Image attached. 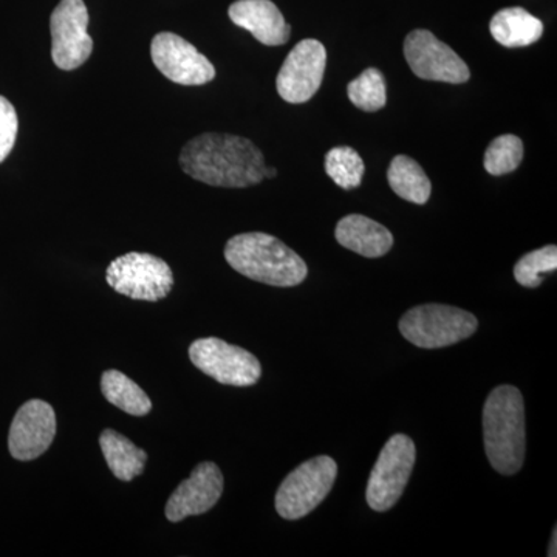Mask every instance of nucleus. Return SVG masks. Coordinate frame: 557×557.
Here are the masks:
<instances>
[{
	"instance_id": "nucleus-1",
	"label": "nucleus",
	"mask_w": 557,
	"mask_h": 557,
	"mask_svg": "<svg viewBox=\"0 0 557 557\" xmlns=\"http://www.w3.org/2000/svg\"><path fill=\"white\" fill-rule=\"evenodd\" d=\"M178 161L190 178L219 188H248L265 178L262 150L237 135L201 134L183 146Z\"/></svg>"
},
{
	"instance_id": "nucleus-2",
	"label": "nucleus",
	"mask_w": 557,
	"mask_h": 557,
	"mask_svg": "<svg viewBox=\"0 0 557 557\" xmlns=\"http://www.w3.org/2000/svg\"><path fill=\"white\" fill-rule=\"evenodd\" d=\"M483 437L491 467L498 474H518L525 461V403L515 386H498L483 408Z\"/></svg>"
},
{
	"instance_id": "nucleus-3",
	"label": "nucleus",
	"mask_w": 557,
	"mask_h": 557,
	"mask_svg": "<svg viewBox=\"0 0 557 557\" xmlns=\"http://www.w3.org/2000/svg\"><path fill=\"white\" fill-rule=\"evenodd\" d=\"M225 259L242 276L273 287H296L309 274L307 263L284 242L265 233L231 237Z\"/></svg>"
},
{
	"instance_id": "nucleus-4",
	"label": "nucleus",
	"mask_w": 557,
	"mask_h": 557,
	"mask_svg": "<svg viewBox=\"0 0 557 557\" xmlns=\"http://www.w3.org/2000/svg\"><path fill=\"white\" fill-rule=\"evenodd\" d=\"M474 314L443 304L413 307L399 319V332L420 348L454 346L478 332Z\"/></svg>"
},
{
	"instance_id": "nucleus-5",
	"label": "nucleus",
	"mask_w": 557,
	"mask_h": 557,
	"mask_svg": "<svg viewBox=\"0 0 557 557\" xmlns=\"http://www.w3.org/2000/svg\"><path fill=\"white\" fill-rule=\"evenodd\" d=\"M336 475L338 465L329 456L314 457L299 465L278 486L277 515L287 520L306 518L329 496Z\"/></svg>"
},
{
	"instance_id": "nucleus-6",
	"label": "nucleus",
	"mask_w": 557,
	"mask_h": 557,
	"mask_svg": "<svg viewBox=\"0 0 557 557\" xmlns=\"http://www.w3.org/2000/svg\"><path fill=\"white\" fill-rule=\"evenodd\" d=\"M106 281L120 295L146 302L166 298L174 287L171 267L148 252L120 256L108 267Z\"/></svg>"
},
{
	"instance_id": "nucleus-7",
	"label": "nucleus",
	"mask_w": 557,
	"mask_h": 557,
	"mask_svg": "<svg viewBox=\"0 0 557 557\" xmlns=\"http://www.w3.org/2000/svg\"><path fill=\"white\" fill-rule=\"evenodd\" d=\"M416 460V443L408 435L397 434L387 440L370 472L366 493L373 511L384 512L395 507L408 486Z\"/></svg>"
},
{
	"instance_id": "nucleus-8",
	"label": "nucleus",
	"mask_w": 557,
	"mask_h": 557,
	"mask_svg": "<svg viewBox=\"0 0 557 557\" xmlns=\"http://www.w3.org/2000/svg\"><path fill=\"white\" fill-rule=\"evenodd\" d=\"M189 358L205 375L225 386H255L262 375V366L255 355L219 338L194 341Z\"/></svg>"
},
{
	"instance_id": "nucleus-9",
	"label": "nucleus",
	"mask_w": 557,
	"mask_h": 557,
	"mask_svg": "<svg viewBox=\"0 0 557 557\" xmlns=\"http://www.w3.org/2000/svg\"><path fill=\"white\" fill-rule=\"evenodd\" d=\"M87 28L89 11L84 0H61L50 16L51 60L58 69L70 72L89 60L94 39Z\"/></svg>"
},
{
	"instance_id": "nucleus-10",
	"label": "nucleus",
	"mask_w": 557,
	"mask_h": 557,
	"mask_svg": "<svg viewBox=\"0 0 557 557\" xmlns=\"http://www.w3.org/2000/svg\"><path fill=\"white\" fill-rule=\"evenodd\" d=\"M327 50L317 39L300 40L289 51L278 70L276 87L278 97L292 104H302L317 95L324 79Z\"/></svg>"
},
{
	"instance_id": "nucleus-11",
	"label": "nucleus",
	"mask_w": 557,
	"mask_h": 557,
	"mask_svg": "<svg viewBox=\"0 0 557 557\" xmlns=\"http://www.w3.org/2000/svg\"><path fill=\"white\" fill-rule=\"evenodd\" d=\"M150 57L156 67L180 86H205L215 78L212 62L175 33L156 35L150 44Z\"/></svg>"
},
{
	"instance_id": "nucleus-12",
	"label": "nucleus",
	"mask_w": 557,
	"mask_h": 557,
	"mask_svg": "<svg viewBox=\"0 0 557 557\" xmlns=\"http://www.w3.org/2000/svg\"><path fill=\"white\" fill-rule=\"evenodd\" d=\"M405 58L420 79L463 84L471 78L467 62L428 30L409 33L405 40Z\"/></svg>"
},
{
	"instance_id": "nucleus-13",
	"label": "nucleus",
	"mask_w": 557,
	"mask_h": 557,
	"mask_svg": "<svg viewBox=\"0 0 557 557\" xmlns=\"http://www.w3.org/2000/svg\"><path fill=\"white\" fill-rule=\"evenodd\" d=\"M57 435V416L49 403L30 399L17 410L9 435L10 454L16 460L30 461L42 456Z\"/></svg>"
},
{
	"instance_id": "nucleus-14",
	"label": "nucleus",
	"mask_w": 557,
	"mask_h": 557,
	"mask_svg": "<svg viewBox=\"0 0 557 557\" xmlns=\"http://www.w3.org/2000/svg\"><path fill=\"white\" fill-rule=\"evenodd\" d=\"M223 474L218 465L203 461L194 468L190 478L180 483L166 505V518L182 522L189 516H200L214 508L222 497Z\"/></svg>"
},
{
	"instance_id": "nucleus-15",
	"label": "nucleus",
	"mask_w": 557,
	"mask_h": 557,
	"mask_svg": "<svg viewBox=\"0 0 557 557\" xmlns=\"http://www.w3.org/2000/svg\"><path fill=\"white\" fill-rule=\"evenodd\" d=\"M228 14L237 27L251 33L263 46H284L292 35V27L271 0H237Z\"/></svg>"
},
{
	"instance_id": "nucleus-16",
	"label": "nucleus",
	"mask_w": 557,
	"mask_h": 557,
	"mask_svg": "<svg viewBox=\"0 0 557 557\" xmlns=\"http://www.w3.org/2000/svg\"><path fill=\"white\" fill-rule=\"evenodd\" d=\"M335 237L341 247L369 259L383 258L394 247L391 231L361 214L341 219L336 225Z\"/></svg>"
},
{
	"instance_id": "nucleus-17",
	"label": "nucleus",
	"mask_w": 557,
	"mask_h": 557,
	"mask_svg": "<svg viewBox=\"0 0 557 557\" xmlns=\"http://www.w3.org/2000/svg\"><path fill=\"white\" fill-rule=\"evenodd\" d=\"M490 32L500 46L519 49L537 42L544 33V24L527 10L512 7L494 14Z\"/></svg>"
},
{
	"instance_id": "nucleus-18",
	"label": "nucleus",
	"mask_w": 557,
	"mask_h": 557,
	"mask_svg": "<svg viewBox=\"0 0 557 557\" xmlns=\"http://www.w3.org/2000/svg\"><path fill=\"white\" fill-rule=\"evenodd\" d=\"M102 456L116 479L131 482L145 471L148 454L137 448L129 438L113 429H106L100 437Z\"/></svg>"
},
{
	"instance_id": "nucleus-19",
	"label": "nucleus",
	"mask_w": 557,
	"mask_h": 557,
	"mask_svg": "<svg viewBox=\"0 0 557 557\" xmlns=\"http://www.w3.org/2000/svg\"><path fill=\"white\" fill-rule=\"evenodd\" d=\"M391 188L403 200L424 205L431 199L432 185L426 172L408 156H397L387 171Z\"/></svg>"
},
{
	"instance_id": "nucleus-20",
	"label": "nucleus",
	"mask_w": 557,
	"mask_h": 557,
	"mask_svg": "<svg viewBox=\"0 0 557 557\" xmlns=\"http://www.w3.org/2000/svg\"><path fill=\"white\" fill-rule=\"evenodd\" d=\"M101 391L110 405L116 406L129 416L145 417L152 410V401L146 392L120 370H108L102 373Z\"/></svg>"
},
{
	"instance_id": "nucleus-21",
	"label": "nucleus",
	"mask_w": 557,
	"mask_h": 557,
	"mask_svg": "<svg viewBox=\"0 0 557 557\" xmlns=\"http://www.w3.org/2000/svg\"><path fill=\"white\" fill-rule=\"evenodd\" d=\"M325 172L339 188L355 189L361 185L366 164L357 150L348 146L330 149L325 156Z\"/></svg>"
},
{
	"instance_id": "nucleus-22",
	"label": "nucleus",
	"mask_w": 557,
	"mask_h": 557,
	"mask_svg": "<svg viewBox=\"0 0 557 557\" xmlns=\"http://www.w3.org/2000/svg\"><path fill=\"white\" fill-rule=\"evenodd\" d=\"M348 100L364 112H379L387 102L386 79L379 69H368L347 86Z\"/></svg>"
},
{
	"instance_id": "nucleus-23",
	"label": "nucleus",
	"mask_w": 557,
	"mask_h": 557,
	"mask_svg": "<svg viewBox=\"0 0 557 557\" xmlns=\"http://www.w3.org/2000/svg\"><path fill=\"white\" fill-rule=\"evenodd\" d=\"M523 159V143L516 135H500L487 146L485 170L491 175H505L516 171Z\"/></svg>"
},
{
	"instance_id": "nucleus-24",
	"label": "nucleus",
	"mask_w": 557,
	"mask_h": 557,
	"mask_svg": "<svg viewBox=\"0 0 557 557\" xmlns=\"http://www.w3.org/2000/svg\"><path fill=\"white\" fill-rule=\"evenodd\" d=\"M557 270L556 245H547L528 252L515 265V278L525 288H537L544 282V274Z\"/></svg>"
},
{
	"instance_id": "nucleus-25",
	"label": "nucleus",
	"mask_w": 557,
	"mask_h": 557,
	"mask_svg": "<svg viewBox=\"0 0 557 557\" xmlns=\"http://www.w3.org/2000/svg\"><path fill=\"white\" fill-rule=\"evenodd\" d=\"M17 129H20V120H17L16 109L0 95V163L7 160L16 145Z\"/></svg>"
},
{
	"instance_id": "nucleus-26",
	"label": "nucleus",
	"mask_w": 557,
	"mask_h": 557,
	"mask_svg": "<svg viewBox=\"0 0 557 557\" xmlns=\"http://www.w3.org/2000/svg\"><path fill=\"white\" fill-rule=\"evenodd\" d=\"M556 544H557V530L555 528V531H553L552 542H549V549H548V556L549 557H556L557 556Z\"/></svg>"
},
{
	"instance_id": "nucleus-27",
	"label": "nucleus",
	"mask_w": 557,
	"mask_h": 557,
	"mask_svg": "<svg viewBox=\"0 0 557 557\" xmlns=\"http://www.w3.org/2000/svg\"><path fill=\"white\" fill-rule=\"evenodd\" d=\"M277 175V171L274 168L267 166L265 178H274Z\"/></svg>"
}]
</instances>
